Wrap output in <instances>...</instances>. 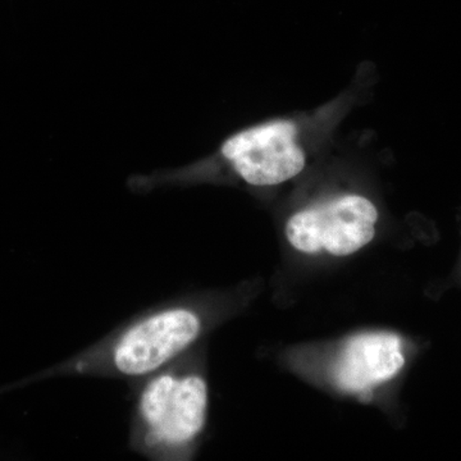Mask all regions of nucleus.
Returning <instances> with one entry per match:
<instances>
[{
  "label": "nucleus",
  "instance_id": "obj_1",
  "mask_svg": "<svg viewBox=\"0 0 461 461\" xmlns=\"http://www.w3.org/2000/svg\"><path fill=\"white\" fill-rule=\"evenodd\" d=\"M205 327L204 312L195 302L173 299L136 314L81 353L23 379L21 384L62 377L136 384L189 353Z\"/></svg>",
  "mask_w": 461,
  "mask_h": 461
},
{
  "label": "nucleus",
  "instance_id": "obj_2",
  "mask_svg": "<svg viewBox=\"0 0 461 461\" xmlns=\"http://www.w3.org/2000/svg\"><path fill=\"white\" fill-rule=\"evenodd\" d=\"M187 355L136 382L129 446L145 459H189L205 429L208 382Z\"/></svg>",
  "mask_w": 461,
  "mask_h": 461
},
{
  "label": "nucleus",
  "instance_id": "obj_3",
  "mask_svg": "<svg viewBox=\"0 0 461 461\" xmlns=\"http://www.w3.org/2000/svg\"><path fill=\"white\" fill-rule=\"evenodd\" d=\"M222 168L250 187H273L304 171V149L297 142L295 123L269 121L232 133L217 154Z\"/></svg>",
  "mask_w": 461,
  "mask_h": 461
},
{
  "label": "nucleus",
  "instance_id": "obj_4",
  "mask_svg": "<svg viewBox=\"0 0 461 461\" xmlns=\"http://www.w3.org/2000/svg\"><path fill=\"white\" fill-rule=\"evenodd\" d=\"M377 221L372 200L350 194L296 212L288 218L285 235L300 253L348 257L371 244Z\"/></svg>",
  "mask_w": 461,
  "mask_h": 461
},
{
  "label": "nucleus",
  "instance_id": "obj_5",
  "mask_svg": "<svg viewBox=\"0 0 461 461\" xmlns=\"http://www.w3.org/2000/svg\"><path fill=\"white\" fill-rule=\"evenodd\" d=\"M403 364L399 336L366 333L346 344L335 366V378L341 390L369 399L372 388L395 377Z\"/></svg>",
  "mask_w": 461,
  "mask_h": 461
}]
</instances>
